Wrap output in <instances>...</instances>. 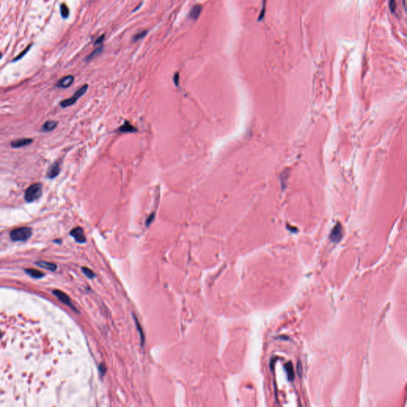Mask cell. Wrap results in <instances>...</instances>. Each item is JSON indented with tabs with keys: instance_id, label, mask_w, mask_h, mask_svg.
Instances as JSON below:
<instances>
[{
	"instance_id": "obj_1",
	"label": "cell",
	"mask_w": 407,
	"mask_h": 407,
	"mask_svg": "<svg viewBox=\"0 0 407 407\" xmlns=\"http://www.w3.org/2000/svg\"><path fill=\"white\" fill-rule=\"evenodd\" d=\"M42 194V185L41 183H36L34 185H30L25 192V201L26 202L31 203L37 201Z\"/></svg>"
},
{
	"instance_id": "obj_2",
	"label": "cell",
	"mask_w": 407,
	"mask_h": 407,
	"mask_svg": "<svg viewBox=\"0 0 407 407\" xmlns=\"http://www.w3.org/2000/svg\"><path fill=\"white\" fill-rule=\"evenodd\" d=\"M32 229L28 227H22L12 230L10 237L14 241H26L31 236Z\"/></svg>"
},
{
	"instance_id": "obj_3",
	"label": "cell",
	"mask_w": 407,
	"mask_h": 407,
	"mask_svg": "<svg viewBox=\"0 0 407 407\" xmlns=\"http://www.w3.org/2000/svg\"><path fill=\"white\" fill-rule=\"evenodd\" d=\"M87 88H88V85H87V84H84V85L82 86L81 87H80L79 89L76 91L75 93H74V95H72V97L65 99V100H63L62 102H61V107H69V106H72V104H74L77 101L78 99H80L82 95L85 94Z\"/></svg>"
},
{
	"instance_id": "obj_4",
	"label": "cell",
	"mask_w": 407,
	"mask_h": 407,
	"mask_svg": "<svg viewBox=\"0 0 407 407\" xmlns=\"http://www.w3.org/2000/svg\"><path fill=\"white\" fill-rule=\"evenodd\" d=\"M70 235L76 239V241L80 243L86 242V238L83 233V230L80 227H76L70 231Z\"/></svg>"
},
{
	"instance_id": "obj_5",
	"label": "cell",
	"mask_w": 407,
	"mask_h": 407,
	"mask_svg": "<svg viewBox=\"0 0 407 407\" xmlns=\"http://www.w3.org/2000/svg\"><path fill=\"white\" fill-rule=\"evenodd\" d=\"M60 171H61V167H60L59 162L56 161L49 167L47 170V177L50 179L55 178L60 173Z\"/></svg>"
},
{
	"instance_id": "obj_6",
	"label": "cell",
	"mask_w": 407,
	"mask_h": 407,
	"mask_svg": "<svg viewBox=\"0 0 407 407\" xmlns=\"http://www.w3.org/2000/svg\"><path fill=\"white\" fill-rule=\"evenodd\" d=\"M74 81V76L72 75L66 76L65 77L61 78L57 83V87H61V88H67L70 87Z\"/></svg>"
},
{
	"instance_id": "obj_7",
	"label": "cell",
	"mask_w": 407,
	"mask_h": 407,
	"mask_svg": "<svg viewBox=\"0 0 407 407\" xmlns=\"http://www.w3.org/2000/svg\"><path fill=\"white\" fill-rule=\"evenodd\" d=\"M342 235L343 234H342L341 225H340V224H337L335 226V228L332 229L331 235H330V239H331V240L332 241L336 242L342 238Z\"/></svg>"
},
{
	"instance_id": "obj_8",
	"label": "cell",
	"mask_w": 407,
	"mask_h": 407,
	"mask_svg": "<svg viewBox=\"0 0 407 407\" xmlns=\"http://www.w3.org/2000/svg\"><path fill=\"white\" fill-rule=\"evenodd\" d=\"M118 131H119V132H121V133H135V132H137L138 130L136 127H134V126L132 125V124H131L129 122L126 121L125 123H123V125L118 129Z\"/></svg>"
},
{
	"instance_id": "obj_9",
	"label": "cell",
	"mask_w": 407,
	"mask_h": 407,
	"mask_svg": "<svg viewBox=\"0 0 407 407\" xmlns=\"http://www.w3.org/2000/svg\"><path fill=\"white\" fill-rule=\"evenodd\" d=\"M33 139H17L15 141H12L11 142V146L14 147V148H19V147H22L25 146L30 145L33 142Z\"/></svg>"
},
{
	"instance_id": "obj_10",
	"label": "cell",
	"mask_w": 407,
	"mask_h": 407,
	"mask_svg": "<svg viewBox=\"0 0 407 407\" xmlns=\"http://www.w3.org/2000/svg\"><path fill=\"white\" fill-rule=\"evenodd\" d=\"M201 11H202V6L199 5V4L195 5L189 11V18H192L193 20H197L199 18L200 14H201Z\"/></svg>"
},
{
	"instance_id": "obj_11",
	"label": "cell",
	"mask_w": 407,
	"mask_h": 407,
	"mask_svg": "<svg viewBox=\"0 0 407 407\" xmlns=\"http://www.w3.org/2000/svg\"><path fill=\"white\" fill-rule=\"evenodd\" d=\"M54 294H55L56 296L60 300L63 302V303L68 305L72 306L71 302H70L69 298H68V297L65 294H64V293L61 292V291H59V290H54Z\"/></svg>"
},
{
	"instance_id": "obj_12",
	"label": "cell",
	"mask_w": 407,
	"mask_h": 407,
	"mask_svg": "<svg viewBox=\"0 0 407 407\" xmlns=\"http://www.w3.org/2000/svg\"><path fill=\"white\" fill-rule=\"evenodd\" d=\"M57 126V123L54 120H49L44 123V125L42 127V131H51L54 129H55L56 127Z\"/></svg>"
},
{
	"instance_id": "obj_13",
	"label": "cell",
	"mask_w": 407,
	"mask_h": 407,
	"mask_svg": "<svg viewBox=\"0 0 407 407\" xmlns=\"http://www.w3.org/2000/svg\"><path fill=\"white\" fill-rule=\"evenodd\" d=\"M37 265H38L41 267H43V268H46L47 270H55L57 269V266L54 263H51V262H39L37 263Z\"/></svg>"
},
{
	"instance_id": "obj_14",
	"label": "cell",
	"mask_w": 407,
	"mask_h": 407,
	"mask_svg": "<svg viewBox=\"0 0 407 407\" xmlns=\"http://www.w3.org/2000/svg\"><path fill=\"white\" fill-rule=\"evenodd\" d=\"M61 14L63 18H68V16H69V9H68L66 4L62 3L61 5Z\"/></svg>"
},
{
	"instance_id": "obj_15",
	"label": "cell",
	"mask_w": 407,
	"mask_h": 407,
	"mask_svg": "<svg viewBox=\"0 0 407 407\" xmlns=\"http://www.w3.org/2000/svg\"><path fill=\"white\" fill-rule=\"evenodd\" d=\"M26 272L30 274V276L34 277V278H42V277H43L44 275L42 272H40V271H38V270H34V269H28V270H26Z\"/></svg>"
},
{
	"instance_id": "obj_16",
	"label": "cell",
	"mask_w": 407,
	"mask_h": 407,
	"mask_svg": "<svg viewBox=\"0 0 407 407\" xmlns=\"http://www.w3.org/2000/svg\"><path fill=\"white\" fill-rule=\"evenodd\" d=\"M101 50H102V46H101V47L97 48V49H96V50H94V51L92 52V53H91V54H90V55L87 56V61H89V60H91V59H92V58H94V57H96V56H97V55H99V54H100V53H101Z\"/></svg>"
},
{
	"instance_id": "obj_17",
	"label": "cell",
	"mask_w": 407,
	"mask_h": 407,
	"mask_svg": "<svg viewBox=\"0 0 407 407\" xmlns=\"http://www.w3.org/2000/svg\"><path fill=\"white\" fill-rule=\"evenodd\" d=\"M146 34H147V30H144V31H141V32H139V33H137V34L134 36V38H133L134 39L133 40L135 41V42H136V41H139V40H140V39H142V38H144V37L146 35Z\"/></svg>"
},
{
	"instance_id": "obj_18",
	"label": "cell",
	"mask_w": 407,
	"mask_h": 407,
	"mask_svg": "<svg viewBox=\"0 0 407 407\" xmlns=\"http://www.w3.org/2000/svg\"><path fill=\"white\" fill-rule=\"evenodd\" d=\"M30 47H31V45H30V46H28V47H27V48H26V50H23V51H22V53H21V54H19V55H18V56H17V57H15V58H14V60H13V61H14H14H18V60H20V59H22V57H24V55H25V54H27V52H28V50H30Z\"/></svg>"
},
{
	"instance_id": "obj_19",
	"label": "cell",
	"mask_w": 407,
	"mask_h": 407,
	"mask_svg": "<svg viewBox=\"0 0 407 407\" xmlns=\"http://www.w3.org/2000/svg\"><path fill=\"white\" fill-rule=\"evenodd\" d=\"M82 270H83V271L84 272V274H85L88 277V278H94V277H95V274H94L93 271L90 270V269L87 268V267H83V268H82Z\"/></svg>"
},
{
	"instance_id": "obj_20",
	"label": "cell",
	"mask_w": 407,
	"mask_h": 407,
	"mask_svg": "<svg viewBox=\"0 0 407 407\" xmlns=\"http://www.w3.org/2000/svg\"><path fill=\"white\" fill-rule=\"evenodd\" d=\"M154 218H155V213H153L152 214L150 215L149 216H148V218L146 219V227H149L150 225L152 224V222L154 220Z\"/></svg>"
},
{
	"instance_id": "obj_21",
	"label": "cell",
	"mask_w": 407,
	"mask_h": 407,
	"mask_svg": "<svg viewBox=\"0 0 407 407\" xmlns=\"http://www.w3.org/2000/svg\"><path fill=\"white\" fill-rule=\"evenodd\" d=\"M179 78H180V76H179V73L178 72H176V73L174 74V76H173V82H174L175 85L177 86V87L179 85Z\"/></svg>"
},
{
	"instance_id": "obj_22",
	"label": "cell",
	"mask_w": 407,
	"mask_h": 407,
	"mask_svg": "<svg viewBox=\"0 0 407 407\" xmlns=\"http://www.w3.org/2000/svg\"><path fill=\"white\" fill-rule=\"evenodd\" d=\"M104 37H105V36H104V34H103V35L100 36V37H99V38H98V39L95 42V45H101V44L103 43V40H104Z\"/></svg>"
},
{
	"instance_id": "obj_23",
	"label": "cell",
	"mask_w": 407,
	"mask_h": 407,
	"mask_svg": "<svg viewBox=\"0 0 407 407\" xmlns=\"http://www.w3.org/2000/svg\"><path fill=\"white\" fill-rule=\"evenodd\" d=\"M99 370H100L102 375H103V373H104L106 371V367L103 365V364H100V366H99Z\"/></svg>"
},
{
	"instance_id": "obj_24",
	"label": "cell",
	"mask_w": 407,
	"mask_h": 407,
	"mask_svg": "<svg viewBox=\"0 0 407 407\" xmlns=\"http://www.w3.org/2000/svg\"><path fill=\"white\" fill-rule=\"evenodd\" d=\"M2 53H0V59L2 58Z\"/></svg>"
}]
</instances>
